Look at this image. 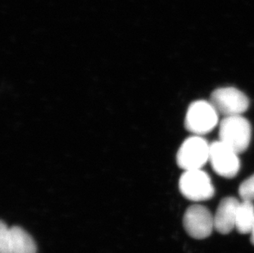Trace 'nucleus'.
Segmentation results:
<instances>
[{
  "label": "nucleus",
  "mask_w": 254,
  "mask_h": 253,
  "mask_svg": "<svg viewBox=\"0 0 254 253\" xmlns=\"http://www.w3.org/2000/svg\"><path fill=\"white\" fill-rule=\"evenodd\" d=\"M183 196L192 201H206L215 194L211 179L201 170L185 171L179 183Z\"/></svg>",
  "instance_id": "obj_4"
},
{
  "label": "nucleus",
  "mask_w": 254,
  "mask_h": 253,
  "mask_svg": "<svg viewBox=\"0 0 254 253\" xmlns=\"http://www.w3.org/2000/svg\"><path fill=\"white\" fill-rule=\"evenodd\" d=\"M251 243L254 245V227L252 232H251Z\"/></svg>",
  "instance_id": "obj_13"
},
{
  "label": "nucleus",
  "mask_w": 254,
  "mask_h": 253,
  "mask_svg": "<svg viewBox=\"0 0 254 253\" xmlns=\"http://www.w3.org/2000/svg\"><path fill=\"white\" fill-rule=\"evenodd\" d=\"M218 124V112L211 102L197 101L190 105L185 117V126L200 136L212 131Z\"/></svg>",
  "instance_id": "obj_2"
},
{
  "label": "nucleus",
  "mask_w": 254,
  "mask_h": 253,
  "mask_svg": "<svg viewBox=\"0 0 254 253\" xmlns=\"http://www.w3.org/2000/svg\"><path fill=\"white\" fill-rule=\"evenodd\" d=\"M210 156V145L201 136H190L180 146L177 153V164L181 169L201 170Z\"/></svg>",
  "instance_id": "obj_3"
},
{
  "label": "nucleus",
  "mask_w": 254,
  "mask_h": 253,
  "mask_svg": "<svg viewBox=\"0 0 254 253\" xmlns=\"http://www.w3.org/2000/svg\"><path fill=\"white\" fill-rule=\"evenodd\" d=\"M184 228L193 239H203L211 235L215 229L214 216L203 205H192L184 215Z\"/></svg>",
  "instance_id": "obj_6"
},
{
  "label": "nucleus",
  "mask_w": 254,
  "mask_h": 253,
  "mask_svg": "<svg viewBox=\"0 0 254 253\" xmlns=\"http://www.w3.org/2000/svg\"><path fill=\"white\" fill-rule=\"evenodd\" d=\"M254 227V205L253 201H242L238 208L235 228L240 234H250Z\"/></svg>",
  "instance_id": "obj_10"
},
{
  "label": "nucleus",
  "mask_w": 254,
  "mask_h": 253,
  "mask_svg": "<svg viewBox=\"0 0 254 253\" xmlns=\"http://www.w3.org/2000/svg\"><path fill=\"white\" fill-rule=\"evenodd\" d=\"M239 193L242 201H254V175L240 184Z\"/></svg>",
  "instance_id": "obj_12"
},
{
  "label": "nucleus",
  "mask_w": 254,
  "mask_h": 253,
  "mask_svg": "<svg viewBox=\"0 0 254 253\" xmlns=\"http://www.w3.org/2000/svg\"><path fill=\"white\" fill-rule=\"evenodd\" d=\"M210 102L218 114L226 117L241 115L250 106V101L246 95L235 87L216 89L211 94Z\"/></svg>",
  "instance_id": "obj_5"
},
{
  "label": "nucleus",
  "mask_w": 254,
  "mask_h": 253,
  "mask_svg": "<svg viewBox=\"0 0 254 253\" xmlns=\"http://www.w3.org/2000/svg\"><path fill=\"white\" fill-rule=\"evenodd\" d=\"M240 201L232 196L222 199L214 215V226L221 234H230L235 228L238 208Z\"/></svg>",
  "instance_id": "obj_8"
},
{
  "label": "nucleus",
  "mask_w": 254,
  "mask_h": 253,
  "mask_svg": "<svg viewBox=\"0 0 254 253\" xmlns=\"http://www.w3.org/2000/svg\"><path fill=\"white\" fill-rule=\"evenodd\" d=\"M0 253H12L11 229L3 221L0 224Z\"/></svg>",
  "instance_id": "obj_11"
},
{
  "label": "nucleus",
  "mask_w": 254,
  "mask_h": 253,
  "mask_svg": "<svg viewBox=\"0 0 254 253\" xmlns=\"http://www.w3.org/2000/svg\"><path fill=\"white\" fill-rule=\"evenodd\" d=\"M12 235V253H36L37 248L33 238L18 226L10 228Z\"/></svg>",
  "instance_id": "obj_9"
},
{
  "label": "nucleus",
  "mask_w": 254,
  "mask_h": 253,
  "mask_svg": "<svg viewBox=\"0 0 254 253\" xmlns=\"http://www.w3.org/2000/svg\"><path fill=\"white\" fill-rule=\"evenodd\" d=\"M220 141L239 153L247 150L252 136L250 122L242 115L224 118L220 125Z\"/></svg>",
  "instance_id": "obj_1"
},
{
  "label": "nucleus",
  "mask_w": 254,
  "mask_h": 253,
  "mask_svg": "<svg viewBox=\"0 0 254 253\" xmlns=\"http://www.w3.org/2000/svg\"><path fill=\"white\" fill-rule=\"evenodd\" d=\"M209 161L215 172L221 177L234 178L240 171V161L238 153L221 141H214L210 145Z\"/></svg>",
  "instance_id": "obj_7"
}]
</instances>
